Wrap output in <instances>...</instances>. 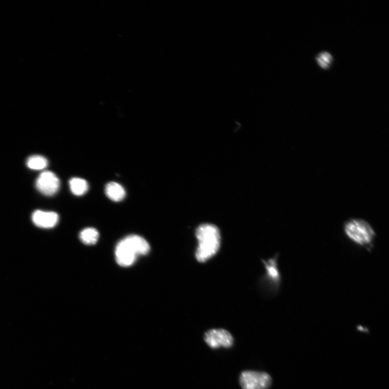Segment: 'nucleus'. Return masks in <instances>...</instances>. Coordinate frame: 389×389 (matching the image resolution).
Returning <instances> with one entry per match:
<instances>
[{
    "instance_id": "1",
    "label": "nucleus",
    "mask_w": 389,
    "mask_h": 389,
    "mask_svg": "<svg viewBox=\"0 0 389 389\" xmlns=\"http://www.w3.org/2000/svg\"><path fill=\"white\" fill-rule=\"evenodd\" d=\"M198 241L195 256L201 263L210 260L218 252L221 246V234L219 229L212 224H203L196 230Z\"/></svg>"
},
{
    "instance_id": "7",
    "label": "nucleus",
    "mask_w": 389,
    "mask_h": 389,
    "mask_svg": "<svg viewBox=\"0 0 389 389\" xmlns=\"http://www.w3.org/2000/svg\"><path fill=\"white\" fill-rule=\"evenodd\" d=\"M278 254L267 262L264 261L267 270L266 280L270 285L271 291L276 293L281 283V275L277 267Z\"/></svg>"
},
{
    "instance_id": "4",
    "label": "nucleus",
    "mask_w": 389,
    "mask_h": 389,
    "mask_svg": "<svg viewBox=\"0 0 389 389\" xmlns=\"http://www.w3.org/2000/svg\"><path fill=\"white\" fill-rule=\"evenodd\" d=\"M204 340L208 346L212 349H230L234 343L232 334L223 329H212L207 331L204 334Z\"/></svg>"
},
{
    "instance_id": "10",
    "label": "nucleus",
    "mask_w": 389,
    "mask_h": 389,
    "mask_svg": "<svg viewBox=\"0 0 389 389\" xmlns=\"http://www.w3.org/2000/svg\"><path fill=\"white\" fill-rule=\"evenodd\" d=\"M105 193L108 198L114 202H120L125 196L124 188L119 184L111 182L108 183L105 187Z\"/></svg>"
},
{
    "instance_id": "5",
    "label": "nucleus",
    "mask_w": 389,
    "mask_h": 389,
    "mask_svg": "<svg viewBox=\"0 0 389 389\" xmlns=\"http://www.w3.org/2000/svg\"><path fill=\"white\" fill-rule=\"evenodd\" d=\"M36 187L42 194L53 196L58 191L60 187V180L53 172H43L36 180Z\"/></svg>"
},
{
    "instance_id": "11",
    "label": "nucleus",
    "mask_w": 389,
    "mask_h": 389,
    "mask_svg": "<svg viewBox=\"0 0 389 389\" xmlns=\"http://www.w3.org/2000/svg\"><path fill=\"white\" fill-rule=\"evenodd\" d=\"M69 186L72 193L76 196L84 195L87 192L89 188V186L86 180L79 177H74L70 179Z\"/></svg>"
},
{
    "instance_id": "14",
    "label": "nucleus",
    "mask_w": 389,
    "mask_h": 389,
    "mask_svg": "<svg viewBox=\"0 0 389 389\" xmlns=\"http://www.w3.org/2000/svg\"><path fill=\"white\" fill-rule=\"evenodd\" d=\"M316 61L322 69L327 70L330 68L333 62V57L329 52L324 51L317 56Z\"/></svg>"
},
{
    "instance_id": "3",
    "label": "nucleus",
    "mask_w": 389,
    "mask_h": 389,
    "mask_svg": "<svg viewBox=\"0 0 389 389\" xmlns=\"http://www.w3.org/2000/svg\"><path fill=\"white\" fill-rule=\"evenodd\" d=\"M239 383L242 389H269L272 378L265 372L246 370L241 373Z\"/></svg>"
},
{
    "instance_id": "13",
    "label": "nucleus",
    "mask_w": 389,
    "mask_h": 389,
    "mask_svg": "<svg viewBox=\"0 0 389 389\" xmlns=\"http://www.w3.org/2000/svg\"><path fill=\"white\" fill-rule=\"evenodd\" d=\"M48 164V160L41 155L30 157L27 161V166L30 169L40 170L46 168Z\"/></svg>"
},
{
    "instance_id": "12",
    "label": "nucleus",
    "mask_w": 389,
    "mask_h": 389,
    "mask_svg": "<svg viewBox=\"0 0 389 389\" xmlns=\"http://www.w3.org/2000/svg\"><path fill=\"white\" fill-rule=\"evenodd\" d=\"M80 239L86 245H94L99 239V232L95 228H88L80 232Z\"/></svg>"
},
{
    "instance_id": "9",
    "label": "nucleus",
    "mask_w": 389,
    "mask_h": 389,
    "mask_svg": "<svg viewBox=\"0 0 389 389\" xmlns=\"http://www.w3.org/2000/svg\"><path fill=\"white\" fill-rule=\"evenodd\" d=\"M124 240L138 256L146 255L150 251L148 242L139 235H133L126 237Z\"/></svg>"
},
{
    "instance_id": "8",
    "label": "nucleus",
    "mask_w": 389,
    "mask_h": 389,
    "mask_svg": "<svg viewBox=\"0 0 389 389\" xmlns=\"http://www.w3.org/2000/svg\"><path fill=\"white\" fill-rule=\"evenodd\" d=\"M32 219L33 223L38 227L49 229L57 225L59 216L55 212L39 210L33 213Z\"/></svg>"
},
{
    "instance_id": "6",
    "label": "nucleus",
    "mask_w": 389,
    "mask_h": 389,
    "mask_svg": "<svg viewBox=\"0 0 389 389\" xmlns=\"http://www.w3.org/2000/svg\"><path fill=\"white\" fill-rule=\"evenodd\" d=\"M115 257L117 264L122 267H128L135 263L138 256L123 239L117 244Z\"/></svg>"
},
{
    "instance_id": "2",
    "label": "nucleus",
    "mask_w": 389,
    "mask_h": 389,
    "mask_svg": "<svg viewBox=\"0 0 389 389\" xmlns=\"http://www.w3.org/2000/svg\"><path fill=\"white\" fill-rule=\"evenodd\" d=\"M347 237L358 245L367 248H372L376 234L371 225L366 221L353 219L344 225Z\"/></svg>"
}]
</instances>
